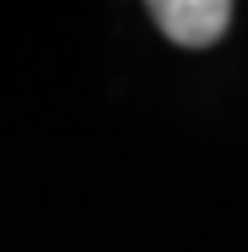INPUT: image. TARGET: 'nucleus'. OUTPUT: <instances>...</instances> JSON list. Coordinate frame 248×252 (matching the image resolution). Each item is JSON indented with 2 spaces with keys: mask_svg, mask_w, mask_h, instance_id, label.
I'll return each instance as SVG.
<instances>
[{
  "mask_svg": "<svg viewBox=\"0 0 248 252\" xmlns=\"http://www.w3.org/2000/svg\"><path fill=\"white\" fill-rule=\"evenodd\" d=\"M151 18L155 27L182 44V49H209L226 35L235 9L226 0H155L151 4Z\"/></svg>",
  "mask_w": 248,
  "mask_h": 252,
  "instance_id": "nucleus-1",
  "label": "nucleus"
}]
</instances>
